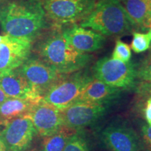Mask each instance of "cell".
Returning a JSON list of instances; mask_svg holds the SVG:
<instances>
[{"label": "cell", "mask_w": 151, "mask_h": 151, "mask_svg": "<svg viewBox=\"0 0 151 151\" xmlns=\"http://www.w3.org/2000/svg\"><path fill=\"white\" fill-rule=\"evenodd\" d=\"M0 24L6 35L31 41L47 27L41 0H11L0 4Z\"/></svg>", "instance_id": "6da1fadb"}, {"label": "cell", "mask_w": 151, "mask_h": 151, "mask_svg": "<svg viewBox=\"0 0 151 151\" xmlns=\"http://www.w3.org/2000/svg\"><path fill=\"white\" fill-rule=\"evenodd\" d=\"M62 27L54 24L50 31L42 34L36 44L35 51L38 58L58 72L69 74L85 69L92 57L73 48L64 36Z\"/></svg>", "instance_id": "7a4b0ae2"}, {"label": "cell", "mask_w": 151, "mask_h": 151, "mask_svg": "<svg viewBox=\"0 0 151 151\" xmlns=\"http://www.w3.org/2000/svg\"><path fill=\"white\" fill-rule=\"evenodd\" d=\"M104 36L125 35L132 30L124 8L119 0H99L90 14L81 22Z\"/></svg>", "instance_id": "3957f363"}, {"label": "cell", "mask_w": 151, "mask_h": 151, "mask_svg": "<svg viewBox=\"0 0 151 151\" xmlns=\"http://www.w3.org/2000/svg\"><path fill=\"white\" fill-rule=\"evenodd\" d=\"M94 77L86 69L65 74L43 94L42 99L60 111L76 102Z\"/></svg>", "instance_id": "277c9868"}, {"label": "cell", "mask_w": 151, "mask_h": 151, "mask_svg": "<svg viewBox=\"0 0 151 151\" xmlns=\"http://www.w3.org/2000/svg\"><path fill=\"white\" fill-rule=\"evenodd\" d=\"M94 79L121 90L134 89L137 86V65L112 58H101L92 68Z\"/></svg>", "instance_id": "5b68a950"}, {"label": "cell", "mask_w": 151, "mask_h": 151, "mask_svg": "<svg viewBox=\"0 0 151 151\" xmlns=\"http://www.w3.org/2000/svg\"><path fill=\"white\" fill-rule=\"evenodd\" d=\"M97 0H42L47 18L55 25L82 22L90 14Z\"/></svg>", "instance_id": "8992f818"}, {"label": "cell", "mask_w": 151, "mask_h": 151, "mask_svg": "<svg viewBox=\"0 0 151 151\" xmlns=\"http://www.w3.org/2000/svg\"><path fill=\"white\" fill-rule=\"evenodd\" d=\"M18 69L29 86L41 97L65 75L38 57H29Z\"/></svg>", "instance_id": "52a82bcc"}, {"label": "cell", "mask_w": 151, "mask_h": 151, "mask_svg": "<svg viewBox=\"0 0 151 151\" xmlns=\"http://www.w3.org/2000/svg\"><path fill=\"white\" fill-rule=\"evenodd\" d=\"M109 106L83 101L73 103L61 111L64 126L76 131L91 126L106 114Z\"/></svg>", "instance_id": "ba28073f"}, {"label": "cell", "mask_w": 151, "mask_h": 151, "mask_svg": "<svg viewBox=\"0 0 151 151\" xmlns=\"http://www.w3.org/2000/svg\"><path fill=\"white\" fill-rule=\"evenodd\" d=\"M100 139L111 151H144L140 137L125 124H109L101 132Z\"/></svg>", "instance_id": "9c48e42d"}, {"label": "cell", "mask_w": 151, "mask_h": 151, "mask_svg": "<svg viewBox=\"0 0 151 151\" xmlns=\"http://www.w3.org/2000/svg\"><path fill=\"white\" fill-rule=\"evenodd\" d=\"M32 122L27 116L14 119L4 125L0 132L9 151H25L37 134Z\"/></svg>", "instance_id": "30bf717a"}, {"label": "cell", "mask_w": 151, "mask_h": 151, "mask_svg": "<svg viewBox=\"0 0 151 151\" xmlns=\"http://www.w3.org/2000/svg\"><path fill=\"white\" fill-rule=\"evenodd\" d=\"M32 41L6 35L0 42V73L18 69L30 57Z\"/></svg>", "instance_id": "8fae6325"}, {"label": "cell", "mask_w": 151, "mask_h": 151, "mask_svg": "<svg viewBox=\"0 0 151 151\" xmlns=\"http://www.w3.org/2000/svg\"><path fill=\"white\" fill-rule=\"evenodd\" d=\"M37 133L44 138L58 132L64 126L61 111L41 99L32 107L27 116Z\"/></svg>", "instance_id": "7c38bea8"}, {"label": "cell", "mask_w": 151, "mask_h": 151, "mask_svg": "<svg viewBox=\"0 0 151 151\" xmlns=\"http://www.w3.org/2000/svg\"><path fill=\"white\" fill-rule=\"evenodd\" d=\"M62 31L69 44L76 50L83 53L97 51L102 48L106 41L104 35L76 24L62 29Z\"/></svg>", "instance_id": "4fadbf2b"}, {"label": "cell", "mask_w": 151, "mask_h": 151, "mask_svg": "<svg viewBox=\"0 0 151 151\" xmlns=\"http://www.w3.org/2000/svg\"><path fill=\"white\" fill-rule=\"evenodd\" d=\"M0 87L9 97L24 99L42 98L29 86L18 69L0 73Z\"/></svg>", "instance_id": "5bb4252c"}, {"label": "cell", "mask_w": 151, "mask_h": 151, "mask_svg": "<svg viewBox=\"0 0 151 151\" xmlns=\"http://www.w3.org/2000/svg\"><path fill=\"white\" fill-rule=\"evenodd\" d=\"M121 93V89L110 86L94 78L76 102L83 101L110 106L113 101L119 99Z\"/></svg>", "instance_id": "9a60e30c"}, {"label": "cell", "mask_w": 151, "mask_h": 151, "mask_svg": "<svg viewBox=\"0 0 151 151\" xmlns=\"http://www.w3.org/2000/svg\"><path fill=\"white\" fill-rule=\"evenodd\" d=\"M132 27L146 31L151 24V0H119Z\"/></svg>", "instance_id": "2e32d148"}, {"label": "cell", "mask_w": 151, "mask_h": 151, "mask_svg": "<svg viewBox=\"0 0 151 151\" xmlns=\"http://www.w3.org/2000/svg\"><path fill=\"white\" fill-rule=\"evenodd\" d=\"M41 99H24L9 97L0 104V125H5L19 117L27 116L34 106Z\"/></svg>", "instance_id": "e0dca14e"}, {"label": "cell", "mask_w": 151, "mask_h": 151, "mask_svg": "<svg viewBox=\"0 0 151 151\" xmlns=\"http://www.w3.org/2000/svg\"><path fill=\"white\" fill-rule=\"evenodd\" d=\"M136 109L151 126V82L140 81L135 87Z\"/></svg>", "instance_id": "ac0fdd59"}, {"label": "cell", "mask_w": 151, "mask_h": 151, "mask_svg": "<svg viewBox=\"0 0 151 151\" xmlns=\"http://www.w3.org/2000/svg\"><path fill=\"white\" fill-rule=\"evenodd\" d=\"M76 130L63 126L53 134L43 138L41 151H63L71 136Z\"/></svg>", "instance_id": "d6986e66"}, {"label": "cell", "mask_w": 151, "mask_h": 151, "mask_svg": "<svg viewBox=\"0 0 151 151\" xmlns=\"http://www.w3.org/2000/svg\"><path fill=\"white\" fill-rule=\"evenodd\" d=\"M63 151H90L88 139L81 130H77L71 136Z\"/></svg>", "instance_id": "ffe728a7"}, {"label": "cell", "mask_w": 151, "mask_h": 151, "mask_svg": "<svg viewBox=\"0 0 151 151\" xmlns=\"http://www.w3.org/2000/svg\"><path fill=\"white\" fill-rule=\"evenodd\" d=\"M151 42L150 33L134 32L131 43V49L136 53H141L150 49Z\"/></svg>", "instance_id": "44dd1931"}, {"label": "cell", "mask_w": 151, "mask_h": 151, "mask_svg": "<svg viewBox=\"0 0 151 151\" xmlns=\"http://www.w3.org/2000/svg\"><path fill=\"white\" fill-rule=\"evenodd\" d=\"M132 58V49L127 43L118 39L115 45L112 53V58L120 60L124 62H128Z\"/></svg>", "instance_id": "7402d4cb"}, {"label": "cell", "mask_w": 151, "mask_h": 151, "mask_svg": "<svg viewBox=\"0 0 151 151\" xmlns=\"http://www.w3.org/2000/svg\"><path fill=\"white\" fill-rule=\"evenodd\" d=\"M137 78L141 81L151 82V49L137 67Z\"/></svg>", "instance_id": "603a6c76"}, {"label": "cell", "mask_w": 151, "mask_h": 151, "mask_svg": "<svg viewBox=\"0 0 151 151\" xmlns=\"http://www.w3.org/2000/svg\"><path fill=\"white\" fill-rule=\"evenodd\" d=\"M140 138L144 150L151 151V126L143 124L141 127Z\"/></svg>", "instance_id": "cb8c5ba5"}, {"label": "cell", "mask_w": 151, "mask_h": 151, "mask_svg": "<svg viewBox=\"0 0 151 151\" xmlns=\"http://www.w3.org/2000/svg\"><path fill=\"white\" fill-rule=\"evenodd\" d=\"M9 97L7 96V94L4 92V90L1 89V88L0 87V104H2L5 100H6Z\"/></svg>", "instance_id": "d4e9b609"}, {"label": "cell", "mask_w": 151, "mask_h": 151, "mask_svg": "<svg viewBox=\"0 0 151 151\" xmlns=\"http://www.w3.org/2000/svg\"><path fill=\"white\" fill-rule=\"evenodd\" d=\"M0 151H9L6 146L4 142L1 135H0Z\"/></svg>", "instance_id": "484cf974"}, {"label": "cell", "mask_w": 151, "mask_h": 151, "mask_svg": "<svg viewBox=\"0 0 151 151\" xmlns=\"http://www.w3.org/2000/svg\"><path fill=\"white\" fill-rule=\"evenodd\" d=\"M149 32L150 33V35H151V24H150V29H149ZM150 49H151V42H150Z\"/></svg>", "instance_id": "4316f807"}, {"label": "cell", "mask_w": 151, "mask_h": 151, "mask_svg": "<svg viewBox=\"0 0 151 151\" xmlns=\"http://www.w3.org/2000/svg\"><path fill=\"white\" fill-rule=\"evenodd\" d=\"M3 37H4V36L0 35V42H1V40H2V39H3Z\"/></svg>", "instance_id": "83f0119b"}, {"label": "cell", "mask_w": 151, "mask_h": 151, "mask_svg": "<svg viewBox=\"0 0 151 151\" xmlns=\"http://www.w3.org/2000/svg\"><path fill=\"white\" fill-rule=\"evenodd\" d=\"M5 1V0H0V4H1L4 3Z\"/></svg>", "instance_id": "f1b7e54d"}, {"label": "cell", "mask_w": 151, "mask_h": 151, "mask_svg": "<svg viewBox=\"0 0 151 151\" xmlns=\"http://www.w3.org/2000/svg\"><path fill=\"white\" fill-rule=\"evenodd\" d=\"M41 1H42V0H41Z\"/></svg>", "instance_id": "f546056e"}]
</instances>
